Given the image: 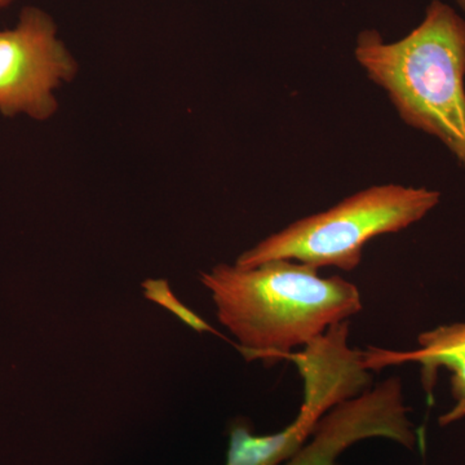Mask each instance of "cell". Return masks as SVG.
I'll list each match as a JSON object with an SVG mask.
<instances>
[{"mask_svg": "<svg viewBox=\"0 0 465 465\" xmlns=\"http://www.w3.org/2000/svg\"><path fill=\"white\" fill-rule=\"evenodd\" d=\"M320 269L273 260L251 268L219 264L202 272L219 322L249 361L281 360L362 311L356 284Z\"/></svg>", "mask_w": 465, "mask_h": 465, "instance_id": "6da1fadb", "label": "cell"}, {"mask_svg": "<svg viewBox=\"0 0 465 465\" xmlns=\"http://www.w3.org/2000/svg\"><path fill=\"white\" fill-rule=\"evenodd\" d=\"M356 58L390 94L401 118L440 139L465 168V21L433 0L423 23L399 42L375 30L357 39Z\"/></svg>", "mask_w": 465, "mask_h": 465, "instance_id": "7a4b0ae2", "label": "cell"}, {"mask_svg": "<svg viewBox=\"0 0 465 465\" xmlns=\"http://www.w3.org/2000/svg\"><path fill=\"white\" fill-rule=\"evenodd\" d=\"M304 400L298 416L282 430L272 434L252 432L247 421L229 425L225 465H282L311 439L321 419L351 396V384L341 371L326 363H309L300 370Z\"/></svg>", "mask_w": 465, "mask_h": 465, "instance_id": "8992f818", "label": "cell"}, {"mask_svg": "<svg viewBox=\"0 0 465 465\" xmlns=\"http://www.w3.org/2000/svg\"><path fill=\"white\" fill-rule=\"evenodd\" d=\"M457 2L459 3V5H460V7L465 11V0H457Z\"/></svg>", "mask_w": 465, "mask_h": 465, "instance_id": "30bf717a", "label": "cell"}, {"mask_svg": "<svg viewBox=\"0 0 465 465\" xmlns=\"http://www.w3.org/2000/svg\"><path fill=\"white\" fill-rule=\"evenodd\" d=\"M143 296L150 302H155V304L161 305V307L166 308L174 316L179 317L183 323L188 324L193 330L197 332H211L215 335L216 330L213 329L211 324H208L203 318L198 316L197 313L183 304L177 296L174 295L173 290H171L170 284L166 280H149L143 281Z\"/></svg>", "mask_w": 465, "mask_h": 465, "instance_id": "ba28073f", "label": "cell"}, {"mask_svg": "<svg viewBox=\"0 0 465 465\" xmlns=\"http://www.w3.org/2000/svg\"><path fill=\"white\" fill-rule=\"evenodd\" d=\"M440 194L425 188L378 185L341 203L302 217L244 251L235 265L251 268L291 260L314 268L351 272L361 264L367 242L415 224L439 204Z\"/></svg>", "mask_w": 465, "mask_h": 465, "instance_id": "3957f363", "label": "cell"}, {"mask_svg": "<svg viewBox=\"0 0 465 465\" xmlns=\"http://www.w3.org/2000/svg\"><path fill=\"white\" fill-rule=\"evenodd\" d=\"M76 69L51 15L26 5L15 26L0 29V114L47 121L57 110L54 92Z\"/></svg>", "mask_w": 465, "mask_h": 465, "instance_id": "277c9868", "label": "cell"}, {"mask_svg": "<svg viewBox=\"0 0 465 465\" xmlns=\"http://www.w3.org/2000/svg\"><path fill=\"white\" fill-rule=\"evenodd\" d=\"M418 344V349L410 351L369 348L362 351L365 366L374 371L401 363H419L428 394L436 382L437 371L440 369L449 370L455 406L446 415L445 423L457 420L465 415V322L443 324L420 333Z\"/></svg>", "mask_w": 465, "mask_h": 465, "instance_id": "52a82bcc", "label": "cell"}, {"mask_svg": "<svg viewBox=\"0 0 465 465\" xmlns=\"http://www.w3.org/2000/svg\"><path fill=\"white\" fill-rule=\"evenodd\" d=\"M367 439H387L414 448L416 436L399 378L387 379L333 407L307 443L282 465H339L345 450Z\"/></svg>", "mask_w": 465, "mask_h": 465, "instance_id": "5b68a950", "label": "cell"}, {"mask_svg": "<svg viewBox=\"0 0 465 465\" xmlns=\"http://www.w3.org/2000/svg\"><path fill=\"white\" fill-rule=\"evenodd\" d=\"M14 2L15 0H0V8L7 7V5Z\"/></svg>", "mask_w": 465, "mask_h": 465, "instance_id": "9c48e42d", "label": "cell"}]
</instances>
